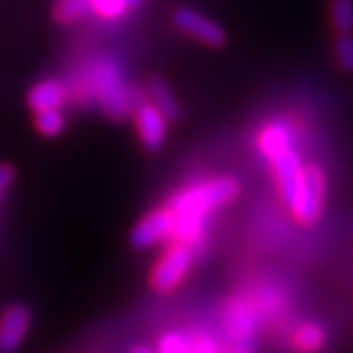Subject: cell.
<instances>
[{
    "mask_svg": "<svg viewBox=\"0 0 353 353\" xmlns=\"http://www.w3.org/2000/svg\"><path fill=\"white\" fill-rule=\"evenodd\" d=\"M241 194V183L234 176H215L200 185L176 192L168 200V209L174 213V241L196 245L203 236L205 219L215 209L232 203Z\"/></svg>",
    "mask_w": 353,
    "mask_h": 353,
    "instance_id": "6da1fadb",
    "label": "cell"
},
{
    "mask_svg": "<svg viewBox=\"0 0 353 353\" xmlns=\"http://www.w3.org/2000/svg\"><path fill=\"white\" fill-rule=\"evenodd\" d=\"M90 88L107 117L119 121L134 111L132 92L125 83L123 70L117 60L100 58L90 70Z\"/></svg>",
    "mask_w": 353,
    "mask_h": 353,
    "instance_id": "7a4b0ae2",
    "label": "cell"
},
{
    "mask_svg": "<svg viewBox=\"0 0 353 353\" xmlns=\"http://www.w3.org/2000/svg\"><path fill=\"white\" fill-rule=\"evenodd\" d=\"M194 264V249L185 243H172L160 260L156 262L154 270H151L149 281L154 285L156 292L168 294L174 288H179V283L185 279V274L190 272Z\"/></svg>",
    "mask_w": 353,
    "mask_h": 353,
    "instance_id": "3957f363",
    "label": "cell"
},
{
    "mask_svg": "<svg viewBox=\"0 0 353 353\" xmlns=\"http://www.w3.org/2000/svg\"><path fill=\"white\" fill-rule=\"evenodd\" d=\"M323 203H325V174L321 166L307 164L305 183H302L296 203L290 209L300 223H315L321 217Z\"/></svg>",
    "mask_w": 353,
    "mask_h": 353,
    "instance_id": "277c9868",
    "label": "cell"
},
{
    "mask_svg": "<svg viewBox=\"0 0 353 353\" xmlns=\"http://www.w3.org/2000/svg\"><path fill=\"white\" fill-rule=\"evenodd\" d=\"M172 23L176 30H181L183 34L192 37L194 41L203 43L207 47H223L228 41V32L223 26H219L217 21L207 17L205 13H200L192 7H176L172 11Z\"/></svg>",
    "mask_w": 353,
    "mask_h": 353,
    "instance_id": "5b68a950",
    "label": "cell"
},
{
    "mask_svg": "<svg viewBox=\"0 0 353 353\" xmlns=\"http://www.w3.org/2000/svg\"><path fill=\"white\" fill-rule=\"evenodd\" d=\"M270 162H272V172H274V181H276V188H279V194L288 203V207H292L302 190V183H305L307 164H302L298 151L294 147L276 154L274 158H270Z\"/></svg>",
    "mask_w": 353,
    "mask_h": 353,
    "instance_id": "8992f818",
    "label": "cell"
},
{
    "mask_svg": "<svg viewBox=\"0 0 353 353\" xmlns=\"http://www.w3.org/2000/svg\"><path fill=\"white\" fill-rule=\"evenodd\" d=\"M174 213L164 207V209H156L147 213L130 234V243L139 249H149L154 245L166 243L170 239H174Z\"/></svg>",
    "mask_w": 353,
    "mask_h": 353,
    "instance_id": "52a82bcc",
    "label": "cell"
},
{
    "mask_svg": "<svg viewBox=\"0 0 353 353\" xmlns=\"http://www.w3.org/2000/svg\"><path fill=\"white\" fill-rule=\"evenodd\" d=\"M137 132L141 143L149 151H158L166 143V132H168V117L149 100L139 103L132 111Z\"/></svg>",
    "mask_w": 353,
    "mask_h": 353,
    "instance_id": "ba28073f",
    "label": "cell"
},
{
    "mask_svg": "<svg viewBox=\"0 0 353 353\" xmlns=\"http://www.w3.org/2000/svg\"><path fill=\"white\" fill-rule=\"evenodd\" d=\"M32 315L23 305H11L0 315V353H15L26 341Z\"/></svg>",
    "mask_w": 353,
    "mask_h": 353,
    "instance_id": "9c48e42d",
    "label": "cell"
},
{
    "mask_svg": "<svg viewBox=\"0 0 353 353\" xmlns=\"http://www.w3.org/2000/svg\"><path fill=\"white\" fill-rule=\"evenodd\" d=\"M66 103V90L60 81L56 79H45L39 81L37 85L30 88L28 92V107L39 113V111H49V109H62Z\"/></svg>",
    "mask_w": 353,
    "mask_h": 353,
    "instance_id": "30bf717a",
    "label": "cell"
},
{
    "mask_svg": "<svg viewBox=\"0 0 353 353\" xmlns=\"http://www.w3.org/2000/svg\"><path fill=\"white\" fill-rule=\"evenodd\" d=\"M258 147L262 154L270 160L274 158L276 154H281V151L294 147V134H292V128L283 121H272L268 123L266 128L260 132L258 137Z\"/></svg>",
    "mask_w": 353,
    "mask_h": 353,
    "instance_id": "8fae6325",
    "label": "cell"
},
{
    "mask_svg": "<svg viewBox=\"0 0 353 353\" xmlns=\"http://www.w3.org/2000/svg\"><path fill=\"white\" fill-rule=\"evenodd\" d=\"M147 96H149V103H154L168 117V121L181 117L179 100H176V96L172 94V90L162 77H151L147 81Z\"/></svg>",
    "mask_w": 353,
    "mask_h": 353,
    "instance_id": "7c38bea8",
    "label": "cell"
},
{
    "mask_svg": "<svg viewBox=\"0 0 353 353\" xmlns=\"http://www.w3.org/2000/svg\"><path fill=\"white\" fill-rule=\"evenodd\" d=\"M325 330L319 323L300 325L294 334V345L300 353H319L325 347Z\"/></svg>",
    "mask_w": 353,
    "mask_h": 353,
    "instance_id": "4fadbf2b",
    "label": "cell"
},
{
    "mask_svg": "<svg viewBox=\"0 0 353 353\" xmlns=\"http://www.w3.org/2000/svg\"><path fill=\"white\" fill-rule=\"evenodd\" d=\"M330 23L339 34L353 32V0H330Z\"/></svg>",
    "mask_w": 353,
    "mask_h": 353,
    "instance_id": "5bb4252c",
    "label": "cell"
},
{
    "mask_svg": "<svg viewBox=\"0 0 353 353\" xmlns=\"http://www.w3.org/2000/svg\"><path fill=\"white\" fill-rule=\"evenodd\" d=\"M92 9V0H58L54 7V17L60 23H74L85 17Z\"/></svg>",
    "mask_w": 353,
    "mask_h": 353,
    "instance_id": "9a60e30c",
    "label": "cell"
},
{
    "mask_svg": "<svg viewBox=\"0 0 353 353\" xmlns=\"http://www.w3.org/2000/svg\"><path fill=\"white\" fill-rule=\"evenodd\" d=\"M34 123L43 137H60L66 128V117L62 109H49V111H39Z\"/></svg>",
    "mask_w": 353,
    "mask_h": 353,
    "instance_id": "2e32d148",
    "label": "cell"
},
{
    "mask_svg": "<svg viewBox=\"0 0 353 353\" xmlns=\"http://www.w3.org/2000/svg\"><path fill=\"white\" fill-rule=\"evenodd\" d=\"M334 58L345 72H353V34H339L334 41Z\"/></svg>",
    "mask_w": 353,
    "mask_h": 353,
    "instance_id": "e0dca14e",
    "label": "cell"
},
{
    "mask_svg": "<svg viewBox=\"0 0 353 353\" xmlns=\"http://www.w3.org/2000/svg\"><path fill=\"white\" fill-rule=\"evenodd\" d=\"M158 353H192L190 341L181 332L168 330L158 341Z\"/></svg>",
    "mask_w": 353,
    "mask_h": 353,
    "instance_id": "ac0fdd59",
    "label": "cell"
},
{
    "mask_svg": "<svg viewBox=\"0 0 353 353\" xmlns=\"http://www.w3.org/2000/svg\"><path fill=\"white\" fill-rule=\"evenodd\" d=\"M128 7H130L128 0H92V9L100 17H107V19L121 15Z\"/></svg>",
    "mask_w": 353,
    "mask_h": 353,
    "instance_id": "d6986e66",
    "label": "cell"
},
{
    "mask_svg": "<svg viewBox=\"0 0 353 353\" xmlns=\"http://www.w3.org/2000/svg\"><path fill=\"white\" fill-rule=\"evenodd\" d=\"M190 351L192 353H221L217 339H213V334L209 332L196 334L194 341H190Z\"/></svg>",
    "mask_w": 353,
    "mask_h": 353,
    "instance_id": "ffe728a7",
    "label": "cell"
},
{
    "mask_svg": "<svg viewBox=\"0 0 353 353\" xmlns=\"http://www.w3.org/2000/svg\"><path fill=\"white\" fill-rule=\"evenodd\" d=\"M13 181H15V168L11 164H0V190L7 192Z\"/></svg>",
    "mask_w": 353,
    "mask_h": 353,
    "instance_id": "44dd1931",
    "label": "cell"
},
{
    "mask_svg": "<svg viewBox=\"0 0 353 353\" xmlns=\"http://www.w3.org/2000/svg\"><path fill=\"white\" fill-rule=\"evenodd\" d=\"M130 353H156L154 349H151L149 345H137Z\"/></svg>",
    "mask_w": 353,
    "mask_h": 353,
    "instance_id": "7402d4cb",
    "label": "cell"
},
{
    "mask_svg": "<svg viewBox=\"0 0 353 353\" xmlns=\"http://www.w3.org/2000/svg\"><path fill=\"white\" fill-rule=\"evenodd\" d=\"M145 3V0H128V5L130 7H139V5H143Z\"/></svg>",
    "mask_w": 353,
    "mask_h": 353,
    "instance_id": "603a6c76",
    "label": "cell"
},
{
    "mask_svg": "<svg viewBox=\"0 0 353 353\" xmlns=\"http://www.w3.org/2000/svg\"><path fill=\"white\" fill-rule=\"evenodd\" d=\"M3 194H5V192H3V190H0V200H3Z\"/></svg>",
    "mask_w": 353,
    "mask_h": 353,
    "instance_id": "cb8c5ba5",
    "label": "cell"
}]
</instances>
